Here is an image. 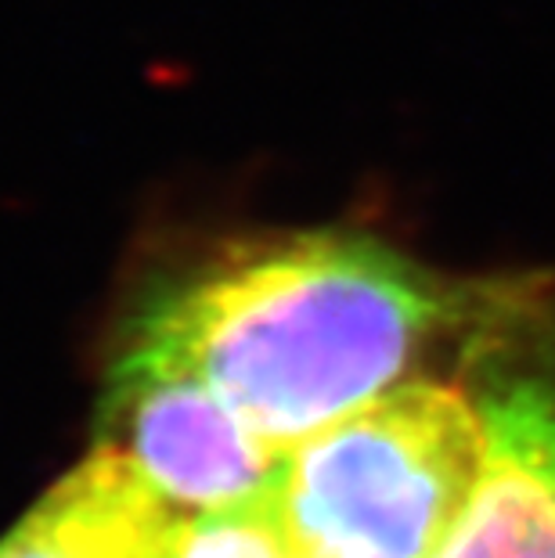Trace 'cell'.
<instances>
[{
	"label": "cell",
	"mask_w": 555,
	"mask_h": 558,
	"mask_svg": "<svg viewBox=\"0 0 555 558\" xmlns=\"http://www.w3.org/2000/svg\"><path fill=\"white\" fill-rule=\"evenodd\" d=\"M462 314L444 289L361 234L242 248L137 317L126 347L181 364L275 450L400 386Z\"/></svg>",
	"instance_id": "1"
},
{
	"label": "cell",
	"mask_w": 555,
	"mask_h": 558,
	"mask_svg": "<svg viewBox=\"0 0 555 558\" xmlns=\"http://www.w3.org/2000/svg\"><path fill=\"white\" fill-rule=\"evenodd\" d=\"M181 522L134 461L101 447L0 541V558H170Z\"/></svg>",
	"instance_id": "5"
},
{
	"label": "cell",
	"mask_w": 555,
	"mask_h": 558,
	"mask_svg": "<svg viewBox=\"0 0 555 558\" xmlns=\"http://www.w3.org/2000/svg\"><path fill=\"white\" fill-rule=\"evenodd\" d=\"M170 558H297L278 526L270 494L250 505L198 512L181 522Z\"/></svg>",
	"instance_id": "6"
},
{
	"label": "cell",
	"mask_w": 555,
	"mask_h": 558,
	"mask_svg": "<svg viewBox=\"0 0 555 558\" xmlns=\"http://www.w3.org/2000/svg\"><path fill=\"white\" fill-rule=\"evenodd\" d=\"M101 447L126 454L177 512H220L270 494L281 461L203 378L123 347L101 403Z\"/></svg>",
	"instance_id": "3"
},
{
	"label": "cell",
	"mask_w": 555,
	"mask_h": 558,
	"mask_svg": "<svg viewBox=\"0 0 555 558\" xmlns=\"http://www.w3.org/2000/svg\"><path fill=\"white\" fill-rule=\"evenodd\" d=\"M487 458L480 403L400 383L281 458L270 505L297 558H433Z\"/></svg>",
	"instance_id": "2"
},
{
	"label": "cell",
	"mask_w": 555,
	"mask_h": 558,
	"mask_svg": "<svg viewBox=\"0 0 555 558\" xmlns=\"http://www.w3.org/2000/svg\"><path fill=\"white\" fill-rule=\"evenodd\" d=\"M480 414V483L433 558H555V386L538 375L494 378Z\"/></svg>",
	"instance_id": "4"
}]
</instances>
